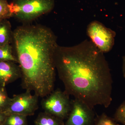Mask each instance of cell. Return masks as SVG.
<instances>
[{"instance_id": "7a4b0ae2", "label": "cell", "mask_w": 125, "mask_h": 125, "mask_svg": "<svg viewBox=\"0 0 125 125\" xmlns=\"http://www.w3.org/2000/svg\"><path fill=\"white\" fill-rule=\"evenodd\" d=\"M15 55L21 71V85L43 98L54 90V57L58 45L50 29L42 25L20 26L13 32Z\"/></svg>"}, {"instance_id": "277c9868", "label": "cell", "mask_w": 125, "mask_h": 125, "mask_svg": "<svg viewBox=\"0 0 125 125\" xmlns=\"http://www.w3.org/2000/svg\"><path fill=\"white\" fill-rule=\"evenodd\" d=\"M69 95L57 89L54 90L41 102L44 111L64 120L69 116L72 107V101Z\"/></svg>"}, {"instance_id": "d6986e66", "label": "cell", "mask_w": 125, "mask_h": 125, "mask_svg": "<svg viewBox=\"0 0 125 125\" xmlns=\"http://www.w3.org/2000/svg\"></svg>"}, {"instance_id": "9a60e30c", "label": "cell", "mask_w": 125, "mask_h": 125, "mask_svg": "<svg viewBox=\"0 0 125 125\" xmlns=\"http://www.w3.org/2000/svg\"><path fill=\"white\" fill-rule=\"evenodd\" d=\"M11 17L9 3L7 0H0V20Z\"/></svg>"}, {"instance_id": "52a82bcc", "label": "cell", "mask_w": 125, "mask_h": 125, "mask_svg": "<svg viewBox=\"0 0 125 125\" xmlns=\"http://www.w3.org/2000/svg\"><path fill=\"white\" fill-rule=\"evenodd\" d=\"M93 108L76 99L72 101V107L65 125H93L95 118Z\"/></svg>"}, {"instance_id": "9c48e42d", "label": "cell", "mask_w": 125, "mask_h": 125, "mask_svg": "<svg viewBox=\"0 0 125 125\" xmlns=\"http://www.w3.org/2000/svg\"><path fill=\"white\" fill-rule=\"evenodd\" d=\"M13 39L11 25L7 19L0 20V46L10 44Z\"/></svg>"}, {"instance_id": "4fadbf2b", "label": "cell", "mask_w": 125, "mask_h": 125, "mask_svg": "<svg viewBox=\"0 0 125 125\" xmlns=\"http://www.w3.org/2000/svg\"><path fill=\"white\" fill-rule=\"evenodd\" d=\"M11 98L9 97L5 87L0 86V113H4L9 107Z\"/></svg>"}, {"instance_id": "ac0fdd59", "label": "cell", "mask_w": 125, "mask_h": 125, "mask_svg": "<svg viewBox=\"0 0 125 125\" xmlns=\"http://www.w3.org/2000/svg\"><path fill=\"white\" fill-rule=\"evenodd\" d=\"M123 76L125 78V55L123 58Z\"/></svg>"}, {"instance_id": "5b68a950", "label": "cell", "mask_w": 125, "mask_h": 125, "mask_svg": "<svg viewBox=\"0 0 125 125\" xmlns=\"http://www.w3.org/2000/svg\"><path fill=\"white\" fill-rule=\"evenodd\" d=\"M87 32L90 41L103 53L108 52L113 47L115 32L100 22L94 21L90 23Z\"/></svg>"}, {"instance_id": "2e32d148", "label": "cell", "mask_w": 125, "mask_h": 125, "mask_svg": "<svg viewBox=\"0 0 125 125\" xmlns=\"http://www.w3.org/2000/svg\"><path fill=\"white\" fill-rule=\"evenodd\" d=\"M114 118L117 122L125 125V101L117 109Z\"/></svg>"}, {"instance_id": "6da1fadb", "label": "cell", "mask_w": 125, "mask_h": 125, "mask_svg": "<svg viewBox=\"0 0 125 125\" xmlns=\"http://www.w3.org/2000/svg\"><path fill=\"white\" fill-rule=\"evenodd\" d=\"M54 61L64 91L69 96L93 108L110 106L113 80L109 65L104 53L91 41L73 46H58Z\"/></svg>"}, {"instance_id": "ba28073f", "label": "cell", "mask_w": 125, "mask_h": 125, "mask_svg": "<svg viewBox=\"0 0 125 125\" xmlns=\"http://www.w3.org/2000/svg\"><path fill=\"white\" fill-rule=\"evenodd\" d=\"M16 62L0 60V86L5 87L21 77V70Z\"/></svg>"}, {"instance_id": "5bb4252c", "label": "cell", "mask_w": 125, "mask_h": 125, "mask_svg": "<svg viewBox=\"0 0 125 125\" xmlns=\"http://www.w3.org/2000/svg\"><path fill=\"white\" fill-rule=\"evenodd\" d=\"M114 118L103 113L95 117L93 125H120Z\"/></svg>"}, {"instance_id": "3957f363", "label": "cell", "mask_w": 125, "mask_h": 125, "mask_svg": "<svg viewBox=\"0 0 125 125\" xmlns=\"http://www.w3.org/2000/svg\"><path fill=\"white\" fill-rule=\"evenodd\" d=\"M54 6V0H13L9 3L11 17L25 22L49 13Z\"/></svg>"}, {"instance_id": "8fae6325", "label": "cell", "mask_w": 125, "mask_h": 125, "mask_svg": "<svg viewBox=\"0 0 125 125\" xmlns=\"http://www.w3.org/2000/svg\"><path fill=\"white\" fill-rule=\"evenodd\" d=\"M0 60L9 61L18 63L16 57L10 44L0 46Z\"/></svg>"}, {"instance_id": "8992f818", "label": "cell", "mask_w": 125, "mask_h": 125, "mask_svg": "<svg viewBox=\"0 0 125 125\" xmlns=\"http://www.w3.org/2000/svg\"><path fill=\"white\" fill-rule=\"evenodd\" d=\"M39 98L36 94H32L31 92L28 91L14 95L4 113L6 115L14 114L27 116L33 115L38 109Z\"/></svg>"}, {"instance_id": "30bf717a", "label": "cell", "mask_w": 125, "mask_h": 125, "mask_svg": "<svg viewBox=\"0 0 125 125\" xmlns=\"http://www.w3.org/2000/svg\"><path fill=\"white\" fill-rule=\"evenodd\" d=\"M34 125H65V123L63 120L44 112L38 114Z\"/></svg>"}, {"instance_id": "7c38bea8", "label": "cell", "mask_w": 125, "mask_h": 125, "mask_svg": "<svg viewBox=\"0 0 125 125\" xmlns=\"http://www.w3.org/2000/svg\"><path fill=\"white\" fill-rule=\"evenodd\" d=\"M27 116L20 114H14L7 115L4 125H28Z\"/></svg>"}, {"instance_id": "e0dca14e", "label": "cell", "mask_w": 125, "mask_h": 125, "mask_svg": "<svg viewBox=\"0 0 125 125\" xmlns=\"http://www.w3.org/2000/svg\"><path fill=\"white\" fill-rule=\"evenodd\" d=\"M6 116L4 113H0V125H3Z\"/></svg>"}]
</instances>
